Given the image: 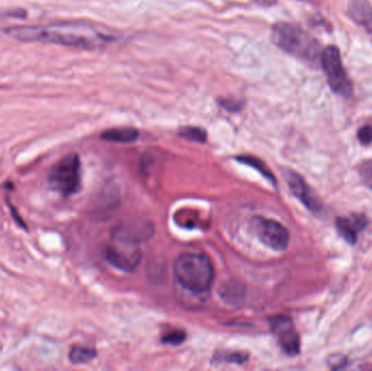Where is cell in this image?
<instances>
[{
    "instance_id": "1",
    "label": "cell",
    "mask_w": 372,
    "mask_h": 371,
    "mask_svg": "<svg viewBox=\"0 0 372 371\" xmlns=\"http://www.w3.org/2000/svg\"><path fill=\"white\" fill-rule=\"evenodd\" d=\"M11 39L24 43H52L80 49H98L116 37L107 30L85 21H61L48 26H12L5 30Z\"/></svg>"
},
{
    "instance_id": "2",
    "label": "cell",
    "mask_w": 372,
    "mask_h": 371,
    "mask_svg": "<svg viewBox=\"0 0 372 371\" xmlns=\"http://www.w3.org/2000/svg\"><path fill=\"white\" fill-rule=\"evenodd\" d=\"M173 274L182 288L197 294L208 291L215 279V269L211 259L198 253L179 256L173 267Z\"/></svg>"
},
{
    "instance_id": "3",
    "label": "cell",
    "mask_w": 372,
    "mask_h": 371,
    "mask_svg": "<svg viewBox=\"0 0 372 371\" xmlns=\"http://www.w3.org/2000/svg\"><path fill=\"white\" fill-rule=\"evenodd\" d=\"M273 41L283 52L305 61L320 59L321 49L318 41L296 24L280 22L273 29Z\"/></svg>"
},
{
    "instance_id": "4",
    "label": "cell",
    "mask_w": 372,
    "mask_h": 371,
    "mask_svg": "<svg viewBox=\"0 0 372 371\" xmlns=\"http://www.w3.org/2000/svg\"><path fill=\"white\" fill-rule=\"evenodd\" d=\"M141 240L139 233L132 232L128 228L118 230L106 248V259L120 270H135L141 259Z\"/></svg>"
},
{
    "instance_id": "5",
    "label": "cell",
    "mask_w": 372,
    "mask_h": 371,
    "mask_svg": "<svg viewBox=\"0 0 372 371\" xmlns=\"http://www.w3.org/2000/svg\"><path fill=\"white\" fill-rule=\"evenodd\" d=\"M81 161L77 154H70L59 160L49 172L50 188L62 196L77 194L81 188Z\"/></svg>"
},
{
    "instance_id": "6",
    "label": "cell",
    "mask_w": 372,
    "mask_h": 371,
    "mask_svg": "<svg viewBox=\"0 0 372 371\" xmlns=\"http://www.w3.org/2000/svg\"><path fill=\"white\" fill-rule=\"evenodd\" d=\"M320 61L332 90L343 97H351L354 88L345 71L339 49L335 46L326 47L321 52Z\"/></svg>"
},
{
    "instance_id": "7",
    "label": "cell",
    "mask_w": 372,
    "mask_h": 371,
    "mask_svg": "<svg viewBox=\"0 0 372 371\" xmlns=\"http://www.w3.org/2000/svg\"><path fill=\"white\" fill-rule=\"evenodd\" d=\"M252 227L257 239L267 248L277 252L288 248L290 233L280 222L264 217H255L252 220Z\"/></svg>"
},
{
    "instance_id": "8",
    "label": "cell",
    "mask_w": 372,
    "mask_h": 371,
    "mask_svg": "<svg viewBox=\"0 0 372 371\" xmlns=\"http://www.w3.org/2000/svg\"><path fill=\"white\" fill-rule=\"evenodd\" d=\"M270 328L285 353L290 356L300 354V334L291 318L283 314L275 316L270 319Z\"/></svg>"
},
{
    "instance_id": "9",
    "label": "cell",
    "mask_w": 372,
    "mask_h": 371,
    "mask_svg": "<svg viewBox=\"0 0 372 371\" xmlns=\"http://www.w3.org/2000/svg\"><path fill=\"white\" fill-rule=\"evenodd\" d=\"M285 179H286V182L290 186L293 195L295 196L296 199L306 208L309 209L311 212H316V214L321 212L322 204H321L320 199L317 194L313 191V188L306 183V181L300 174L294 171H288L285 174Z\"/></svg>"
},
{
    "instance_id": "10",
    "label": "cell",
    "mask_w": 372,
    "mask_h": 371,
    "mask_svg": "<svg viewBox=\"0 0 372 371\" xmlns=\"http://www.w3.org/2000/svg\"><path fill=\"white\" fill-rule=\"evenodd\" d=\"M364 221L362 217L353 216L351 218H339L336 220V228L341 235L349 244H355L358 233L364 228Z\"/></svg>"
},
{
    "instance_id": "11",
    "label": "cell",
    "mask_w": 372,
    "mask_h": 371,
    "mask_svg": "<svg viewBox=\"0 0 372 371\" xmlns=\"http://www.w3.org/2000/svg\"><path fill=\"white\" fill-rule=\"evenodd\" d=\"M139 131L134 128H113L106 130L101 134V139L113 143H132L139 139Z\"/></svg>"
},
{
    "instance_id": "12",
    "label": "cell",
    "mask_w": 372,
    "mask_h": 371,
    "mask_svg": "<svg viewBox=\"0 0 372 371\" xmlns=\"http://www.w3.org/2000/svg\"><path fill=\"white\" fill-rule=\"evenodd\" d=\"M355 20L372 31V11L364 0H355L354 6L351 8Z\"/></svg>"
},
{
    "instance_id": "13",
    "label": "cell",
    "mask_w": 372,
    "mask_h": 371,
    "mask_svg": "<svg viewBox=\"0 0 372 371\" xmlns=\"http://www.w3.org/2000/svg\"><path fill=\"white\" fill-rule=\"evenodd\" d=\"M96 357V351L92 348H83V346H75L70 352L69 359L71 363L75 365L88 363Z\"/></svg>"
},
{
    "instance_id": "14",
    "label": "cell",
    "mask_w": 372,
    "mask_h": 371,
    "mask_svg": "<svg viewBox=\"0 0 372 371\" xmlns=\"http://www.w3.org/2000/svg\"><path fill=\"white\" fill-rule=\"evenodd\" d=\"M236 159H237V161H239V163H245V165H248L249 167L254 168L257 171H260L264 178H267L268 180L275 183V176H273V172L269 170V168L264 165V163H262V160H260L256 157H253V156H241V157H237Z\"/></svg>"
},
{
    "instance_id": "15",
    "label": "cell",
    "mask_w": 372,
    "mask_h": 371,
    "mask_svg": "<svg viewBox=\"0 0 372 371\" xmlns=\"http://www.w3.org/2000/svg\"><path fill=\"white\" fill-rule=\"evenodd\" d=\"M248 359V355L246 353L241 352H221L215 356L213 359V363H244Z\"/></svg>"
},
{
    "instance_id": "16",
    "label": "cell",
    "mask_w": 372,
    "mask_h": 371,
    "mask_svg": "<svg viewBox=\"0 0 372 371\" xmlns=\"http://www.w3.org/2000/svg\"><path fill=\"white\" fill-rule=\"evenodd\" d=\"M179 135L183 139L196 143H205L206 139H207V133H206L205 130L196 127L182 128L179 132Z\"/></svg>"
},
{
    "instance_id": "17",
    "label": "cell",
    "mask_w": 372,
    "mask_h": 371,
    "mask_svg": "<svg viewBox=\"0 0 372 371\" xmlns=\"http://www.w3.org/2000/svg\"><path fill=\"white\" fill-rule=\"evenodd\" d=\"M358 173L364 183L372 190V159L366 160L358 167Z\"/></svg>"
},
{
    "instance_id": "18",
    "label": "cell",
    "mask_w": 372,
    "mask_h": 371,
    "mask_svg": "<svg viewBox=\"0 0 372 371\" xmlns=\"http://www.w3.org/2000/svg\"><path fill=\"white\" fill-rule=\"evenodd\" d=\"M185 339H186V334H185L184 331L173 330L164 335L162 342L170 344V345H180L184 342Z\"/></svg>"
},
{
    "instance_id": "19",
    "label": "cell",
    "mask_w": 372,
    "mask_h": 371,
    "mask_svg": "<svg viewBox=\"0 0 372 371\" xmlns=\"http://www.w3.org/2000/svg\"><path fill=\"white\" fill-rule=\"evenodd\" d=\"M358 139L362 145H370L372 143V127L366 126L358 131Z\"/></svg>"
},
{
    "instance_id": "20",
    "label": "cell",
    "mask_w": 372,
    "mask_h": 371,
    "mask_svg": "<svg viewBox=\"0 0 372 371\" xmlns=\"http://www.w3.org/2000/svg\"><path fill=\"white\" fill-rule=\"evenodd\" d=\"M9 208H10L11 214H12L13 218H14V220H16L17 223H18L19 225H20L22 229L28 230V228H26V223H24L23 220H21L20 218H19L18 212L14 210V208H13L12 205L9 204Z\"/></svg>"
},
{
    "instance_id": "21",
    "label": "cell",
    "mask_w": 372,
    "mask_h": 371,
    "mask_svg": "<svg viewBox=\"0 0 372 371\" xmlns=\"http://www.w3.org/2000/svg\"><path fill=\"white\" fill-rule=\"evenodd\" d=\"M275 1L277 0H256V3L262 7H270V6L275 5Z\"/></svg>"
}]
</instances>
